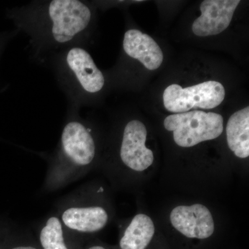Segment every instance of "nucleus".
Returning <instances> with one entry per match:
<instances>
[{"instance_id":"nucleus-13","label":"nucleus","mask_w":249,"mask_h":249,"mask_svg":"<svg viewBox=\"0 0 249 249\" xmlns=\"http://www.w3.org/2000/svg\"><path fill=\"white\" fill-rule=\"evenodd\" d=\"M69 235L58 214H52L39 229V246L41 249H71L68 245Z\"/></svg>"},{"instance_id":"nucleus-5","label":"nucleus","mask_w":249,"mask_h":249,"mask_svg":"<svg viewBox=\"0 0 249 249\" xmlns=\"http://www.w3.org/2000/svg\"><path fill=\"white\" fill-rule=\"evenodd\" d=\"M163 125L173 132L177 145L191 147L218 138L224 130V119L217 113L195 110L167 116Z\"/></svg>"},{"instance_id":"nucleus-12","label":"nucleus","mask_w":249,"mask_h":249,"mask_svg":"<svg viewBox=\"0 0 249 249\" xmlns=\"http://www.w3.org/2000/svg\"><path fill=\"white\" fill-rule=\"evenodd\" d=\"M155 228L151 218L138 214L126 228L119 241L120 249H146L155 235Z\"/></svg>"},{"instance_id":"nucleus-8","label":"nucleus","mask_w":249,"mask_h":249,"mask_svg":"<svg viewBox=\"0 0 249 249\" xmlns=\"http://www.w3.org/2000/svg\"><path fill=\"white\" fill-rule=\"evenodd\" d=\"M170 219L173 227L187 238L206 240L214 233L212 214L201 204L177 206L170 213Z\"/></svg>"},{"instance_id":"nucleus-11","label":"nucleus","mask_w":249,"mask_h":249,"mask_svg":"<svg viewBox=\"0 0 249 249\" xmlns=\"http://www.w3.org/2000/svg\"><path fill=\"white\" fill-rule=\"evenodd\" d=\"M228 145L236 157L246 159L249 156V107L234 113L227 125Z\"/></svg>"},{"instance_id":"nucleus-7","label":"nucleus","mask_w":249,"mask_h":249,"mask_svg":"<svg viewBox=\"0 0 249 249\" xmlns=\"http://www.w3.org/2000/svg\"><path fill=\"white\" fill-rule=\"evenodd\" d=\"M146 139V127L140 121H130L124 126L119 150V157L124 166L142 172L152 165L154 155L145 146Z\"/></svg>"},{"instance_id":"nucleus-1","label":"nucleus","mask_w":249,"mask_h":249,"mask_svg":"<svg viewBox=\"0 0 249 249\" xmlns=\"http://www.w3.org/2000/svg\"><path fill=\"white\" fill-rule=\"evenodd\" d=\"M8 16L29 37L34 58L46 64L65 49L84 47L93 14L86 1L47 0L9 10Z\"/></svg>"},{"instance_id":"nucleus-15","label":"nucleus","mask_w":249,"mask_h":249,"mask_svg":"<svg viewBox=\"0 0 249 249\" xmlns=\"http://www.w3.org/2000/svg\"><path fill=\"white\" fill-rule=\"evenodd\" d=\"M18 32H19V31H18L17 29V30H16L15 32L11 33L10 35L1 36V37H0V52H1V49H2L3 47H4L5 42H6V40H8V39L10 38V37H12L13 36H16Z\"/></svg>"},{"instance_id":"nucleus-6","label":"nucleus","mask_w":249,"mask_h":249,"mask_svg":"<svg viewBox=\"0 0 249 249\" xmlns=\"http://www.w3.org/2000/svg\"><path fill=\"white\" fill-rule=\"evenodd\" d=\"M225 97V89L214 80L182 88L173 84L165 89L163 105L170 112L181 114L193 109H211L219 106Z\"/></svg>"},{"instance_id":"nucleus-2","label":"nucleus","mask_w":249,"mask_h":249,"mask_svg":"<svg viewBox=\"0 0 249 249\" xmlns=\"http://www.w3.org/2000/svg\"><path fill=\"white\" fill-rule=\"evenodd\" d=\"M97 147L92 129L79 109L68 106L58 146L50 156L42 190L53 192L80 179L96 160Z\"/></svg>"},{"instance_id":"nucleus-4","label":"nucleus","mask_w":249,"mask_h":249,"mask_svg":"<svg viewBox=\"0 0 249 249\" xmlns=\"http://www.w3.org/2000/svg\"><path fill=\"white\" fill-rule=\"evenodd\" d=\"M85 188H78L64 197L58 204L57 214L70 235L95 233L107 225L109 215L107 209L89 201Z\"/></svg>"},{"instance_id":"nucleus-16","label":"nucleus","mask_w":249,"mask_h":249,"mask_svg":"<svg viewBox=\"0 0 249 249\" xmlns=\"http://www.w3.org/2000/svg\"><path fill=\"white\" fill-rule=\"evenodd\" d=\"M85 249H107L104 246L101 245H91L87 247Z\"/></svg>"},{"instance_id":"nucleus-14","label":"nucleus","mask_w":249,"mask_h":249,"mask_svg":"<svg viewBox=\"0 0 249 249\" xmlns=\"http://www.w3.org/2000/svg\"><path fill=\"white\" fill-rule=\"evenodd\" d=\"M9 249H41L40 246L29 239V237L22 236V240L13 246Z\"/></svg>"},{"instance_id":"nucleus-10","label":"nucleus","mask_w":249,"mask_h":249,"mask_svg":"<svg viewBox=\"0 0 249 249\" xmlns=\"http://www.w3.org/2000/svg\"><path fill=\"white\" fill-rule=\"evenodd\" d=\"M123 48L126 55L138 60L147 70H157L163 62V52L158 44L150 36L137 29L126 31Z\"/></svg>"},{"instance_id":"nucleus-3","label":"nucleus","mask_w":249,"mask_h":249,"mask_svg":"<svg viewBox=\"0 0 249 249\" xmlns=\"http://www.w3.org/2000/svg\"><path fill=\"white\" fill-rule=\"evenodd\" d=\"M60 89L69 106L80 109L103 91L106 78L89 52L83 47L65 49L49 59Z\"/></svg>"},{"instance_id":"nucleus-9","label":"nucleus","mask_w":249,"mask_h":249,"mask_svg":"<svg viewBox=\"0 0 249 249\" xmlns=\"http://www.w3.org/2000/svg\"><path fill=\"white\" fill-rule=\"evenodd\" d=\"M240 0H205L201 4V14L192 26L195 35L206 37L217 35L230 25Z\"/></svg>"}]
</instances>
